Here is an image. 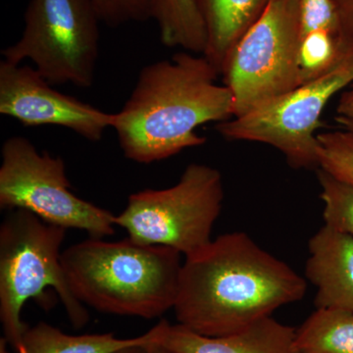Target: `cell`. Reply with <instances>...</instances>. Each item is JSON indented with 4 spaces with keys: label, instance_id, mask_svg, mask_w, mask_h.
<instances>
[{
    "label": "cell",
    "instance_id": "6da1fadb",
    "mask_svg": "<svg viewBox=\"0 0 353 353\" xmlns=\"http://www.w3.org/2000/svg\"><path fill=\"white\" fill-rule=\"evenodd\" d=\"M307 282L243 232L221 234L185 257L174 312L204 336L236 333L301 301Z\"/></svg>",
    "mask_w": 353,
    "mask_h": 353
},
{
    "label": "cell",
    "instance_id": "7a4b0ae2",
    "mask_svg": "<svg viewBox=\"0 0 353 353\" xmlns=\"http://www.w3.org/2000/svg\"><path fill=\"white\" fill-rule=\"evenodd\" d=\"M219 75L204 55L189 51L143 67L126 103L114 114L111 128L124 157L150 164L204 145L197 128L234 117L233 95L217 83Z\"/></svg>",
    "mask_w": 353,
    "mask_h": 353
},
{
    "label": "cell",
    "instance_id": "3957f363",
    "mask_svg": "<svg viewBox=\"0 0 353 353\" xmlns=\"http://www.w3.org/2000/svg\"><path fill=\"white\" fill-rule=\"evenodd\" d=\"M170 248L130 238H90L62 252L65 276L74 296L99 312L143 319L174 308L183 262Z\"/></svg>",
    "mask_w": 353,
    "mask_h": 353
},
{
    "label": "cell",
    "instance_id": "277c9868",
    "mask_svg": "<svg viewBox=\"0 0 353 353\" xmlns=\"http://www.w3.org/2000/svg\"><path fill=\"white\" fill-rule=\"evenodd\" d=\"M67 230L46 222L24 209L9 210L0 225V322L4 336L16 353H24L22 320L27 301L48 306L46 290L57 292L75 329L90 321L85 305L72 292L61 262Z\"/></svg>",
    "mask_w": 353,
    "mask_h": 353
},
{
    "label": "cell",
    "instance_id": "5b68a950",
    "mask_svg": "<svg viewBox=\"0 0 353 353\" xmlns=\"http://www.w3.org/2000/svg\"><path fill=\"white\" fill-rule=\"evenodd\" d=\"M224 199L219 170L190 163L172 187L132 194L126 208L114 221L131 240L170 248L187 257L212 241L213 227Z\"/></svg>",
    "mask_w": 353,
    "mask_h": 353
},
{
    "label": "cell",
    "instance_id": "8992f818",
    "mask_svg": "<svg viewBox=\"0 0 353 353\" xmlns=\"http://www.w3.org/2000/svg\"><path fill=\"white\" fill-rule=\"evenodd\" d=\"M301 39L299 0H271L221 69L223 83L233 95L234 117L303 85Z\"/></svg>",
    "mask_w": 353,
    "mask_h": 353
},
{
    "label": "cell",
    "instance_id": "52a82bcc",
    "mask_svg": "<svg viewBox=\"0 0 353 353\" xmlns=\"http://www.w3.org/2000/svg\"><path fill=\"white\" fill-rule=\"evenodd\" d=\"M101 22L90 0H31L17 43L1 51L14 65L30 60L51 85L94 82Z\"/></svg>",
    "mask_w": 353,
    "mask_h": 353
},
{
    "label": "cell",
    "instance_id": "ba28073f",
    "mask_svg": "<svg viewBox=\"0 0 353 353\" xmlns=\"http://www.w3.org/2000/svg\"><path fill=\"white\" fill-rule=\"evenodd\" d=\"M353 83V55L331 71L294 90L272 99L250 112L216 124L229 141L272 146L294 169L319 168L317 130L330 101Z\"/></svg>",
    "mask_w": 353,
    "mask_h": 353
},
{
    "label": "cell",
    "instance_id": "9c48e42d",
    "mask_svg": "<svg viewBox=\"0 0 353 353\" xmlns=\"http://www.w3.org/2000/svg\"><path fill=\"white\" fill-rule=\"evenodd\" d=\"M0 208L24 209L50 224L85 231L90 238L116 232L113 213L71 192L64 160L39 152L24 137H11L2 145Z\"/></svg>",
    "mask_w": 353,
    "mask_h": 353
},
{
    "label": "cell",
    "instance_id": "30bf717a",
    "mask_svg": "<svg viewBox=\"0 0 353 353\" xmlns=\"http://www.w3.org/2000/svg\"><path fill=\"white\" fill-rule=\"evenodd\" d=\"M0 113L25 127H63L92 143L101 141L114 118L58 92L32 67L4 60L0 62Z\"/></svg>",
    "mask_w": 353,
    "mask_h": 353
},
{
    "label": "cell",
    "instance_id": "8fae6325",
    "mask_svg": "<svg viewBox=\"0 0 353 353\" xmlns=\"http://www.w3.org/2000/svg\"><path fill=\"white\" fill-rule=\"evenodd\" d=\"M150 341L172 353H299L296 330L270 317L225 336H204L161 320L146 332Z\"/></svg>",
    "mask_w": 353,
    "mask_h": 353
},
{
    "label": "cell",
    "instance_id": "7c38bea8",
    "mask_svg": "<svg viewBox=\"0 0 353 353\" xmlns=\"http://www.w3.org/2000/svg\"><path fill=\"white\" fill-rule=\"evenodd\" d=\"M305 277L316 288V309L353 312V238L324 226L308 243Z\"/></svg>",
    "mask_w": 353,
    "mask_h": 353
},
{
    "label": "cell",
    "instance_id": "4fadbf2b",
    "mask_svg": "<svg viewBox=\"0 0 353 353\" xmlns=\"http://www.w3.org/2000/svg\"><path fill=\"white\" fill-rule=\"evenodd\" d=\"M206 31L203 54L219 72L230 51L266 10L271 0H197Z\"/></svg>",
    "mask_w": 353,
    "mask_h": 353
},
{
    "label": "cell",
    "instance_id": "5bb4252c",
    "mask_svg": "<svg viewBox=\"0 0 353 353\" xmlns=\"http://www.w3.org/2000/svg\"><path fill=\"white\" fill-rule=\"evenodd\" d=\"M148 334L121 339L113 333L69 334L39 322L24 334V353H113L122 348L150 343Z\"/></svg>",
    "mask_w": 353,
    "mask_h": 353
},
{
    "label": "cell",
    "instance_id": "9a60e30c",
    "mask_svg": "<svg viewBox=\"0 0 353 353\" xmlns=\"http://www.w3.org/2000/svg\"><path fill=\"white\" fill-rule=\"evenodd\" d=\"M160 41L167 48L203 54L206 31L197 0H152Z\"/></svg>",
    "mask_w": 353,
    "mask_h": 353
},
{
    "label": "cell",
    "instance_id": "2e32d148",
    "mask_svg": "<svg viewBox=\"0 0 353 353\" xmlns=\"http://www.w3.org/2000/svg\"><path fill=\"white\" fill-rule=\"evenodd\" d=\"M299 353H353V312L316 309L296 330Z\"/></svg>",
    "mask_w": 353,
    "mask_h": 353
},
{
    "label": "cell",
    "instance_id": "e0dca14e",
    "mask_svg": "<svg viewBox=\"0 0 353 353\" xmlns=\"http://www.w3.org/2000/svg\"><path fill=\"white\" fill-rule=\"evenodd\" d=\"M343 57L334 32L327 30L304 34L299 48V67L303 83H308L328 73Z\"/></svg>",
    "mask_w": 353,
    "mask_h": 353
},
{
    "label": "cell",
    "instance_id": "ac0fdd59",
    "mask_svg": "<svg viewBox=\"0 0 353 353\" xmlns=\"http://www.w3.org/2000/svg\"><path fill=\"white\" fill-rule=\"evenodd\" d=\"M325 225L353 238V188L317 169Z\"/></svg>",
    "mask_w": 353,
    "mask_h": 353
},
{
    "label": "cell",
    "instance_id": "d6986e66",
    "mask_svg": "<svg viewBox=\"0 0 353 353\" xmlns=\"http://www.w3.org/2000/svg\"><path fill=\"white\" fill-rule=\"evenodd\" d=\"M319 168L353 188V134L347 130L320 132Z\"/></svg>",
    "mask_w": 353,
    "mask_h": 353
},
{
    "label": "cell",
    "instance_id": "ffe728a7",
    "mask_svg": "<svg viewBox=\"0 0 353 353\" xmlns=\"http://www.w3.org/2000/svg\"><path fill=\"white\" fill-rule=\"evenodd\" d=\"M101 22L109 27L153 18L152 0H90Z\"/></svg>",
    "mask_w": 353,
    "mask_h": 353
},
{
    "label": "cell",
    "instance_id": "44dd1931",
    "mask_svg": "<svg viewBox=\"0 0 353 353\" xmlns=\"http://www.w3.org/2000/svg\"><path fill=\"white\" fill-rule=\"evenodd\" d=\"M303 37L316 30H327L336 34L334 0H299Z\"/></svg>",
    "mask_w": 353,
    "mask_h": 353
},
{
    "label": "cell",
    "instance_id": "7402d4cb",
    "mask_svg": "<svg viewBox=\"0 0 353 353\" xmlns=\"http://www.w3.org/2000/svg\"><path fill=\"white\" fill-rule=\"evenodd\" d=\"M336 7V41L343 57L353 55V0H334Z\"/></svg>",
    "mask_w": 353,
    "mask_h": 353
},
{
    "label": "cell",
    "instance_id": "603a6c76",
    "mask_svg": "<svg viewBox=\"0 0 353 353\" xmlns=\"http://www.w3.org/2000/svg\"><path fill=\"white\" fill-rule=\"evenodd\" d=\"M336 118L353 121V83L341 92L336 106Z\"/></svg>",
    "mask_w": 353,
    "mask_h": 353
},
{
    "label": "cell",
    "instance_id": "cb8c5ba5",
    "mask_svg": "<svg viewBox=\"0 0 353 353\" xmlns=\"http://www.w3.org/2000/svg\"><path fill=\"white\" fill-rule=\"evenodd\" d=\"M148 343L131 345V347L122 348V350H117V352L113 353H146V345Z\"/></svg>",
    "mask_w": 353,
    "mask_h": 353
},
{
    "label": "cell",
    "instance_id": "d4e9b609",
    "mask_svg": "<svg viewBox=\"0 0 353 353\" xmlns=\"http://www.w3.org/2000/svg\"><path fill=\"white\" fill-rule=\"evenodd\" d=\"M146 353H172L170 350H167L162 345H158L154 341H150V343L146 345Z\"/></svg>",
    "mask_w": 353,
    "mask_h": 353
},
{
    "label": "cell",
    "instance_id": "484cf974",
    "mask_svg": "<svg viewBox=\"0 0 353 353\" xmlns=\"http://www.w3.org/2000/svg\"><path fill=\"white\" fill-rule=\"evenodd\" d=\"M336 121L343 127V129L347 130V131L352 132L353 134V121L339 119V118H336Z\"/></svg>",
    "mask_w": 353,
    "mask_h": 353
},
{
    "label": "cell",
    "instance_id": "4316f807",
    "mask_svg": "<svg viewBox=\"0 0 353 353\" xmlns=\"http://www.w3.org/2000/svg\"><path fill=\"white\" fill-rule=\"evenodd\" d=\"M9 347L10 345H8L6 339H0V353H10L9 352Z\"/></svg>",
    "mask_w": 353,
    "mask_h": 353
}]
</instances>
